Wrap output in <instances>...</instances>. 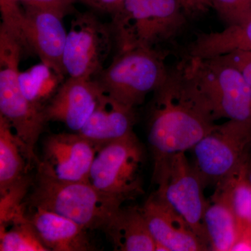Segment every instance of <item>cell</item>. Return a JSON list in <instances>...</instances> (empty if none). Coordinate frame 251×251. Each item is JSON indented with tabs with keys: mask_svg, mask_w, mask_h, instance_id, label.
<instances>
[{
	"mask_svg": "<svg viewBox=\"0 0 251 251\" xmlns=\"http://www.w3.org/2000/svg\"><path fill=\"white\" fill-rule=\"evenodd\" d=\"M114 42L111 26L92 13L77 15L72 21L64 48L66 74L72 77L93 78L103 69Z\"/></svg>",
	"mask_w": 251,
	"mask_h": 251,
	"instance_id": "obj_10",
	"label": "cell"
},
{
	"mask_svg": "<svg viewBox=\"0 0 251 251\" xmlns=\"http://www.w3.org/2000/svg\"><path fill=\"white\" fill-rule=\"evenodd\" d=\"M184 11L181 0H125L110 25L118 52L173 41L186 25Z\"/></svg>",
	"mask_w": 251,
	"mask_h": 251,
	"instance_id": "obj_3",
	"label": "cell"
},
{
	"mask_svg": "<svg viewBox=\"0 0 251 251\" xmlns=\"http://www.w3.org/2000/svg\"><path fill=\"white\" fill-rule=\"evenodd\" d=\"M251 122L227 120L216 125L192 149L195 168L204 184H219L249 163Z\"/></svg>",
	"mask_w": 251,
	"mask_h": 251,
	"instance_id": "obj_7",
	"label": "cell"
},
{
	"mask_svg": "<svg viewBox=\"0 0 251 251\" xmlns=\"http://www.w3.org/2000/svg\"><path fill=\"white\" fill-rule=\"evenodd\" d=\"M236 52H251V21L221 31L201 33L190 43L186 55L214 58Z\"/></svg>",
	"mask_w": 251,
	"mask_h": 251,
	"instance_id": "obj_18",
	"label": "cell"
},
{
	"mask_svg": "<svg viewBox=\"0 0 251 251\" xmlns=\"http://www.w3.org/2000/svg\"><path fill=\"white\" fill-rule=\"evenodd\" d=\"M23 50L17 39L0 27V115L24 145L29 165L37 166L36 145L47 122L44 108L29 100L21 89L18 68Z\"/></svg>",
	"mask_w": 251,
	"mask_h": 251,
	"instance_id": "obj_5",
	"label": "cell"
},
{
	"mask_svg": "<svg viewBox=\"0 0 251 251\" xmlns=\"http://www.w3.org/2000/svg\"><path fill=\"white\" fill-rule=\"evenodd\" d=\"M25 6L50 11L61 18L71 11L75 0H18Z\"/></svg>",
	"mask_w": 251,
	"mask_h": 251,
	"instance_id": "obj_26",
	"label": "cell"
},
{
	"mask_svg": "<svg viewBox=\"0 0 251 251\" xmlns=\"http://www.w3.org/2000/svg\"><path fill=\"white\" fill-rule=\"evenodd\" d=\"M18 0H0V12L1 23L0 27L4 28L9 34L16 38L23 49H27L23 35L24 12L21 11Z\"/></svg>",
	"mask_w": 251,
	"mask_h": 251,
	"instance_id": "obj_25",
	"label": "cell"
},
{
	"mask_svg": "<svg viewBox=\"0 0 251 251\" xmlns=\"http://www.w3.org/2000/svg\"><path fill=\"white\" fill-rule=\"evenodd\" d=\"M155 251H209L182 216L156 194L142 206Z\"/></svg>",
	"mask_w": 251,
	"mask_h": 251,
	"instance_id": "obj_12",
	"label": "cell"
},
{
	"mask_svg": "<svg viewBox=\"0 0 251 251\" xmlns=\"http://www.w3.org/2000/svg\"><path fill=\"white\" fill-rule=\"evenodd\" d=\"M211 198L203 218L210 251H231L239 233L237 219L222 193L216 190Z\"/></svg>",
	"mask_w": 251,
	"mask_h": 251,
	"instance_id": "obj_19",
	"label": "cell"
},
{
	"mask_svg": "<svg viewBox=\"0 0 251 251\" xmlns=\"http://www.w3.org/2000/svg\"><path fill=\"white\" fill-rule=\"evenodd\" d=\"M185 153L170 157L153 172V179L158 185L155 194L184 218L210 250L203 224L204 212L209 204L203 193L204 184Z\"/></svg>",
	"mask_w": 251,
	"mask_h": 251,
	"instance_id": "obj_9",
	"label": "cell"
},
{
	"mask_svg": "<svg viewBox=\"0 0 251 251\" xmlns=\"http://www.w3.org/2000/svg\"><path fill=\"white\" fill-rule=\"evenodd\" d=\"M103 232L111 241L115 250L156 251V243L140 206H122Z\"/></svg>",
	"mask_w": 251,
	"mask_h": 251,
	"instance_id": "obj_17",
	"label": "cell"
},
{
	"mask_svg": "<svg viewBox=\"0 0 251 251\" xmlns=\"http://www.w3.org/2000/svg\"><path fill=\"white\" fill-rule=\"evenodd\" d=\"M41 208L72 220L86 229L104 231L123 202L100 192L89 181L63 183L38 177L28 199Z\"/></svg>",
	"mask_w": 251,
	"mask_h": 251,
	"instance_id": "obj_6",
	"label": "cell"
},
{
	"mask_svg": "<svg viewBox=\"0 0 251 251\" xmlns=\"http://www.w3.org/2000/svg\"><path fill=\"white\" fill-rule=\"evenodd\" d=\"M249 163L218 184L237 219L239 229L251 227V185L247 178Z\"/></svg>",
	"mask_w": 251,
	"mask_h": 251,
	"instance_id": "obj_21",
	"label": "cell"
},
{
	"mask_svg": "<svg viewBox=\"0 0 251 251\" xmlns=\"http://www.w3.org/2000/svg\"><path fill=\"white\" fill-rule=\"evenodd\" d=\"M135 109L102 94L95 110L79 134L99 149L135 134Z\"/></svg>",
	"mask_w": 251,
	"mask_h": 251,
	"instance_id": "obj_15",
	"label": "cell"
},
{
	"mask_svg": "<svg viewBox=\"0 0 251 251\" xmlns=\"http://www.w3.org/2000/svg\"><path fill=\"white\" fill-rule=\"evenodd\" d=\"M219 57L242 73L251 86V52H236Z\"/></svg>",
	"mask_w": 251,
	"mask_h": 251,
	"instance_id": "obj_27",
	"label": "cell"
},
{
	"mask_svg": "<svg viewBox=\"0 0 251 251\" xmlns=\"http://www.w3.org/2000/svg\"><path fill=\"white\" fill-rule=\"evenodd\" d=\"M216 125L171 71L166 82L153 92L150 108L148 139L153 172L173 155L192 150Z\"/></svg>",
	"mask_w": 251,
	"mask_h": 251,
	"instance_id": "obj_1",
	"label": "cell"
},
{
	"mask_svg": "<svg viewBox=\"0 0 251 251\" xmlns=\"http://www.w3.org/2000/svg\"><path fill=\"white\" fill-rule=\"evenodd\" d=\"M102 94L93 79L69 77L44 106L46 122H61L78 133L95 110Z\"/></svg>",
	"mask_w": 251,
	"mask_h": 251,
	"instance_id": "obj_14",
	"label": "cell"
},
{
	"mask_svg": "<svg viewBox=\"0 0 251 251\" xmlns=\"http://www.w3.org/2000/svg\"><path fill=\"white\" fill-rule=\"evenodd\" d=\"M0 251H50L41 242L28 214L0 224Z\"/></svg>",
	"mask_w": 251,
	"mask_h": 251,
	"instance_id": "obj_22",
	"label": "cell"
},
{
	"mask_svg": "<svg viewBox=\"0 0 251 251\" xmlns=\"http://www.w3.org/2000/svg\"><path fill=\"white\" fill-rule=\"evenodd\" d=\"M173 72L185 92L214 121L251 122V86L236 68L219 57L186 56Z\"/></svg>",
	"mask_w": 251,
	"mask_h": 251,
	"instance_id": "obj_2",
	"label": "cell"
},
{
	"mask_svg": "<svg viewBox=\"0 0 251 251\" xmlns=\"http://www.w3.org/2000/svg\"><path fill=\"white\" fill-rule=\"evenodd\" d=\"M96 6L114 14L123 4L125 0H94Z\"/></svg>",
	"mask_w": 251,
	"mask_h": 251,
	"instance_id": "obj_29",
	"label": "cell"
},
{
	"mask_svg": "<svg viewBox=\"0 0 251 251\" xmlns=\"http://www.w3.org/2000/svg\"><path fill=\"white\" fill-rule=\"evenodd\" d=\"M144 156L143 146L135 134L107 144L97 151L89 182L123 203L135 199L144 193Z\"/></svg>",
	"mask_w": 251,
	"mask_h": 251,
	"instance_id": "obj_8",
	"label": "cell"
},
{
	"mask_svg": "<svg viewBox=\"0 0 251 251\" xmlns=\"http://www.w3.org/2000/svg\"><path fill=\"white\" fill-rule=\"evenodd\" d=\"M211 0H186L184 8L186 11H204L211 7Z\"/></svg>",
	"mask_w": 251,
	"mask_h": 251,
	"instance_id": "obj_28",
	"label": "cell"
},
{
	"mask_svg": "<svg viewBox=\"0 0 251 251\" xmlns=\"http://www.w3.org/2000/svg\"><path fill=\"white\" fill-rule=\"evenodd\" d=\"M31 181L27 175L0 194V224L27 215L24 199Z\"/></svg>",
	"mask_w": 251,
	"mask_h": 251,
	"instance_id": "obj_23",
	"label": "cell"
},
{
	"mask_svg": "<svg viewBox=\"0 0 251 251\" xmlns=\"http://www.w3.org/2000/svg\"><path fill=\"white\" fill-rule=\"evenodd\" d=\"M185 1H186V0H181V3H182V4H183V6H184V4H185ZM184 9H185V8H184Z\"/></svg>",
	"mask_w": 251,
	"mask_h": 251,
	"instance_id": "obj_31",
	"label": "cell"
},
{
	"mask_svg": "<svg viewBox=\"0 0 251 251\" xmlns=\"http://www.w3.org/2000/svg\"><path fill=\"white\" fill-rule=\"evenodd\" d=\"M28 214L41 242L50 251L95 250L87 229L72 220L41 208H30Z\"/></svg>",
	"mask_w": 251,
	"mask_h": 251,
	"instance_id": "obj_16",
	"label": "cell"
},
{
	"mask_svg": "<svg viewBox=\"0 0 251 251\" xmlns=\"http://www.w3.org/2000/svg\"><path fill=\"white\" fill-rule=\"evenodd\" d=\"M29 166L24 145L0 115V194L22 179Z\"/></svg>",
	"mask_w": 251,
	"mask_h": 251,
	"instance_id": "obj_20",
	"label": "cell"
},
{
	"mask_svg": "<svg viewBox=\"0 0 251 251\" xmlns=\"http://www.w3.org/2000/svg\"><path fill=\"white\" fill-rule=\"evenodd\" d=\"M166 54L158 49L139 48L118 52L111 64L93 77L102 93L135 109L169 76Z\"/></svg>",
	"mask_w": 251,
	"mask_h": 251,
	"instance_id": "obj_4",
	"label": "cell"
},
{
	"mask_svg": "<svg viewBox=\"0 0 251 251\" xmlns=\"http://www.w3.org/2000/svg\"><path fill=\"white\" fill-rule=\"evenodd\" d=\"M77 1V0H75ZM81 1L86 3V4L92 5V6H96V3L94 0H80ZM97 7V6H96Z\"/></svg>",
	"mask_w": 251,
	"mask_h": 251,
	"instance_id": "obj_30",
	"label": "cell"
},
{
	"mask_svg": "<svg viewBox=\"0 0 251 251\" xmlns=\"http://www.w3.org/2000/svg\"><path fill=\"white\" fill-rule=\"evenodd\" d=\"M211 7L227 26L251 21V0H211Z\"/></svg>",
	"mask_w": 251,
	"mask_h": 251,
	"instance_id": "obj_24",
	"label": "cell"
},
{
	"mask_svg": "<svg viewBox=\"0 0 251 251\" xmlns=\"http://www.w3.org/2000/svg\"><path fill=\"white\" fill-rule=\"evenodd\" d=\"M62 20L50 11L25 6L23 28L27 50L59 76L66 74L63 56L67 33Z\"/></svg>",
	"mask_w": 251,
	"mask_h": 251,
	"instance_id": "obj_13",
	"label": "cell"
},
{
	"mask_svg": "<svg viewBox=\"0 0 251 251\" xmlns=\"http://www.w3.org/2000/svg\"><path fill=\"white\" fill-rule=\"evenodd\" d=\"M99 149L78 133L46 137L36 166L38 177L58 182L89 181L91 167Z\"/></svg>",
	"mask_w": 251,
	"mask_h": 251,
	"instance_id": "obj_11",
	"label": "cell"
}]
</instances>
